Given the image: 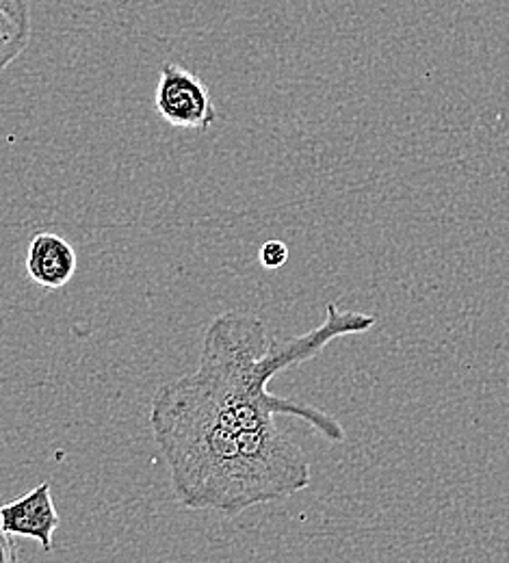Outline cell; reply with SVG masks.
<instances>
[{
    "mask_svg": "<svg viewBox=\"0 0 509 563\" xmlns=\"http://www.w3.org/2000/svg\"><path fill=\"white\" fill-rule=\"evenodd\" d=\"M154 109L174 129L207 133L218 122V109L207 82L178 64L161 66Z\"/></svg>",
    "mask_w": 509,
    "mask_h": 563,
    "instance_id": "7a4b0ae2",
    "label": "cell"
},
{
    "mask_svg": "<svg viewBox=\"0 0 509 563\" xmlns=\"http://www.w3.org/2000/svg\"><path fill=\"white\" fill-rule=\"evenodd\" d=\"M0 563H18V553L11 542V536H0Z\"/></svg>",
    "mask_w": 509,
    "mask_h": 563,
    "instance_id": "52a82bcc",
    "label": "cell"
},
{
    "mask_svg": "<svg viewBox=\"0 0 509 563\" xmlns=\"http://www.w3.org/2000/svg\"><path fill=\"white\" fill-rule=\"evenodd\" d=\"M4 533V529H2V518H0V536Z\"/></svg>",
    "mask_w": 509,
    "mask_h": 563,
    "instance_id": "ba28073f",
    "label": "cell"
},
{
    "mask_svg": "<svg viewBox=\"0 0 509 563\" xmlns=\"http://www.w3.org/2000/svg\"><path fill=\"white\" fill-rule=\"evenodd\" d=\"M78 256L70 241L55 232H40L26 250V274L33 284L57 290L73 280Z\"/></svg>",
    "mask_w": 509,
    "mask_h": 563,
    "instance_id": "277c9868",
    "label": "cell"
},
{
    "mask_svg": "<svg viewBox=\"0 0 509 563\" xmlns=\"http://www.w3.org/2000/svg\"><path fill=\"white\" fill-rule=\"evenodd\" d=\"M2 529L7 536L29 538L40 542L44 553L53 551V536L62 525L48 482H42L31 493L0 505Z\"/></svg>",
    "mask_w": 509,
    "mask_h": 563,
    "instance_id": "3957f363",
    "label": "cell"
},
{
    "mask_svg": "<svg viewBox=\"0 0 509 563\" xmlns=\"http://www.w3.org/2000/svg\"><path fill=\"white\" fill-rule=\"evenodd\" d=\"M31 33L29 0H0V74L26 51Z\"/></svg>",
    "mask_w": 509,
    "mask_h": 563,
    "instance_id": "5b68a950",
    "label": "cell"
},
{
    "mask_svg": "<svg viewBox=\"0 0 509 563\" xmlns=\"http://www.w3.org/2000/svg\"><path fill=\"white\" fill-rule=\"evenodd\" d=\"M375 323L370 314L328 303L319 328L276 339L254 314L215 317L204 332L198 368L163 384L150 404V427L176 500L193 511L236 518L306 490L310 462L278 429L276 417L301 419L330 442H343L345 429L310 404L274 395L269 382L336 339L366 334Z\"/></svg>",
    "mask_w": 509,
    "mask_h": 563,
    "instance_id": "6da1fadb",
    "label": "cell"
},
{
    "mask_svg": "<svg viewBox=\"0 0 509 563\" xmlns=\"http://www.w3.org/2000/svg\"><path fill=\"white\" fill-rule=\"evenodd\" d=\"M287 261H289V247L278 239L263 243L258 250V263L263 269H269V272L280 269L287 265Z\"/></svg>",
    "mask_w": 509,
    "mask_h": 563,
    "instance_id": "8992f818",
    "label": "cell"
}]
</instances>
